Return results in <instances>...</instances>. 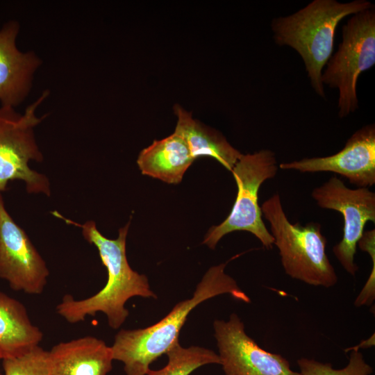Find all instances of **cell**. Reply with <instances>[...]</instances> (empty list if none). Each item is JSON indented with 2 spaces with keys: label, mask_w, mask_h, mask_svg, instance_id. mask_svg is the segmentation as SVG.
Returning <instances> with one entry per match:
<instances>
[{
  "label": "cell",
  "mask_w": 375,
  "mask_h": 375,
  "mask_svg": "<svg viewBox=\"0 0 375 375\" xmlns=\"http://www.w3.org/2000/svg\"><path fill=\"white\" fill-rule=\"evenodd\" d=\"M52 214L67 224L81 228L86 241L98 250L108 273L106 285L92 296L75 299L69 294L64 295L56 306V311L67 322L76 324L83 322L88 316L103 312L109 326L118 329L128 316L125 304L129 299L133 297L157 298L151 289L148 278L134 271L128 262L126 244L130 222L119 230L118 237L112 240L103 235L92 220L79 224L64 217L57 211Z\"/></svg>",
  "instance_id": "cell-1"
},
{
  "label": "cell",
  "mask_w": 375,
  "mask_h": 375,
  "mask_svg": "<svg viewBox=\"0 0 375 375\" xmlns=\"http://www.w3.org/2000/svg\"><path fill=\"white\" fill-rule=\"evenodd\" d=\"M226 263L208 269L191 298L181 301L157 323L143 328L121 329L110 346L114 360L124 364L126 375H147L150 365L178 340L181 329L190 312L201 303L228 294L234 299L250 303L235 280L225 273Z\"/></svg>",
  "instance_id": "cell-2"
},
{
  "label": "cell",
  "mask_w": 375,
  "mask_h": 375,
  "mask_svg": "<svg viewBox=\"0 0 375 375\" xmlns=\"http://www.w3.org/2000/svg\"><path fill=\"white\" fill-rule=\"evenodd\" d=\"M373 6L367 0H313L294 13L272 20L274 42L298 53L310 85L319 97H325L322 74L333 53L338 26L345 17Z\"/></svg>",
  "instance_id": "cell-3"
},
{
  "label": "cell",
  "mask_w": 375,
  "mask_h": 375,
  "mask_svg": "<svg viewBox=\"0 0 375 375\" xmlns=\"http://www.w3.org/2000/svg\"><path fill=\"white\" fill-rule=\"evenodd\" d=\"M260 209L269 224V232L285 274L313 286L335 285L338 276L326 253L327 240L322 233L321 224L291 223L278 193L265 200Z\"/></svg>",
  "instance_id": "cell-4"
},
{
  "label": "cell",
  "mask_w": 375,
  "mask_h": 375,
  "mask_svg": "<svg viewBox=\"0 0 375 375\" xmlns=\"http://www.w3.org/2000/svg\"><path fill=\"white\" fill-rule=\"evenodd\" d=\"M375 65V8L351 16L342 28V41L326 64L322 82L338 90L340 118L358 108L357 83L361 74Z\"/></svg>",
  "instance_id": "cell-5"
},
{
  "label": "cell",
  "mask_w": 375,
  "mask_h": 375,
  "mask_svg": "<svg viewBox=\"0 0 375 375\" xmlns=\"http://www.w3.org/2000/svg\"><path fill=\"white\" fill-rule=\"evenodd\" d=\"M278 169L276 156L272 150L261 149L242 154L231 170L238 187L231 211L220 224L208 230L203 244L214 249L225 235L244 231L252 233L265 249H272L274 240L262 219L258 191L265 181L276 175Z\"/></svg>",
  "instance_id": "cell-6"
},
{
  "label": "cell",
  "mask_w": 375,
  "mask_h": 375,
  "mask_svg": "<svg viewBox=\"0 0 375 375\" xmlns=\"http://www.w3.org/2000/svg\"><path fill=\"white\" fill-rule=\"evenodd\" d=\"M48 93L44 92L23 113L14 108L0 106V193L6 190L9 181L17 179L25 183L28 193L50 196L47 177L28 166L31 160H43L34 129L45 117H38L36 111Z\"/></svg>",
  "instance_id": "cell-7"
},
{
  "label": "cell",
  "mask_w": 375,
  "mask_h": 375,
  "mask_svg": "<svg viewBox=\"0 0 375 375\" xmlns=\"http://www.w3.org/2000/svg\"><path fill=\"white\" fill-rule=\"evenodd\" d=\"M317 205L336 210L343 217V235L333 252L343 269L355 276L358 266L354 261L357 244L369 221L375 222V193L367 188H349L337 176H332L311 192Z\"/></svg>",
  "instance_id": "cell-8"
},
{
  "label": "cell",
  "mask_w": 375,
  "mask_h": 375,
  "mask_svg": "<svg viewBox=\"0 0 375 375\" xmlns=\"http://www.w3.org/2000/svg\"><path fill=\"white\" fill-rule=\"evenodd\" d=\"M213 328L225 375H301L284 357L260 347L235 313L227 321L215 320Z\"/></svg>",
  "instance_id": "cell-9"
},
{
  "label": "cell",
  "mask_w": 375,
  "mask_h": 375,
  "mask_svg": "<svg viewBox=\"0 0 375 375\" xmlns=\"http://www.w3.org/2000/svg\"><path fill=\"white\" fill-rule=\"evenodd\" d=\"M49 275L45 261L6 210L0 193V278L15 291L41 294Z\"/></svg>",
  "instance_id": "cell-10"
},
{
  "label": "cell",
  "mask_w": 375,
  "mask_h": 375,
  "mask_svg": "<svg viewBox=\"0 0 375 375\" xmlns=\"http://www.w3.org/2000/svg\"><path fill=\"white\" fill-rule=\"evenodd\" d=\"M278 168L303 173L331 172L358 188H369L375 183V126L365 125L355 131L333 155L282 162Z\"/></svg>",
  "instance_id": "cell-11"
},
{
  "label": "cell",
  "mask_w": 375,
  "mask_h": 375,
  "mask_svg": "<svg viewBox=\"0 0 375 375\" xmlns=\"http://www.w3.org/2000/svg\"><path fill=\"white\" fill-rule=\"evenodd\" d=\"M19 24L10 21L0 29V103L15 108L29 94L42 60L33 51L17 46Z\"/></svg>",
  "instance_id": "cell-12"
},
{
  "label": "cell",
  "mask_w": 375,
  "mask_h": 375,
  "mask_svg": "<svg viewBox=\"0 0 375 375\" xmlns=\"http://www.w3.org/2000/svg\"><path fill=\"white\" fill-rule=\"evenodd\" d=\"M49 354L52 375H107L114 360L111 347L90 335L59 342Z\"/></svg>",
  "instance_id": "cell-13"
},
{
  "label": "cell",
  "mask_w": 375,
  "mask_h": 375,
  "mask_svg": "<svg viewBox=\"0 0 375 375\" xmlns=\"http://www.w3.org/2000/svg\"><path fill=\"white\" fill-rule=\"evenodd\" d=\"M174 110L177 117L174 133L184 140L194 160L201 156H209L231 172L242 153L222 133L202 125L181 106L175 105Z\"/></svg>",
  "instance_id": "cell-14"
},
{
  "label": "cell",
  "mask_w": 375,
  "mask_h": 375,
  "mask_svg": "<svg viewBox=\"0 0 375 375\" xmlns=\"http://www.w3.org/2000/svg\"><path fill=\"white\" fill-rule=\"evenodd\" d=\"M194 161L184 140L174 133L142 149L137 163L142 174L177 184Z\"/></svg>",
  "instance_id": "cell-15"
},
{
  "label": "cell",
  "mask_w": 375,
  "mask_h": 375,
  "mask_svg": "<svg viewBox=\"0 0 375 375\" xmlns=\"http://www.w3.org/2000/svg\"><path fill=\"white\" fill-rule=\"evenodd\" d=\"M43 333L31 321L25 306L0 291V353L19 356L40 344Z\"/></svg>",
  "instance_id": "cell-16"
},
{
  "label": "cell",
  "mask_w": 375,
  "mask_h": 375,
  "mask_svg": "<svg viewBox=\"0 0 375 375\" xmlns=\"http://www.w3.org/2000/svg\"><path fill=\"white\" fill-rule=\"evenodd\" d=\"M168 362L158 370H150L147 375H190L195 369L209 364L220 365L218 354L198 346L182 347L176 341L167 351Z\"/></svg>",
  "instance_id": "cell-17"
},
{
  "label": "cell",
  "mask_w": 375,
  "mask_h": 375,
  "mask_svg": "<svg viewBox=\"0 0 375 375\" xmlns=\"http://www.w3.org/2000/svg\"><path fill=\"white\" fill-rule=\"evenodd\" d=\"M2 360L4 375H52L49 351L40 345Z\"/></svg>",
  "instance_id": "cell-18"
},
{
  "label": "cell",
  "mask_w": 375,
  "mask_h": 375,
  "mask_svg": "<svg viewBox=\"0 0 375 375\" xmlns=\"http://www.w3.org/2000/svg\"><path fill=\"white\" fill-rule=\"evenodd\" d=\"M297 364L301 375H370L373 372L359 351H351L347 365L340 369H333L331 363L306 358L299 359Z\"/></svg>",
  "instance_id": "cell-19"
},
{
  "label": "cell",
  "mask_w": 375,
  "mask_h": 375,
  "mask_svg": "<svg viewBox=\"0 0 375 375\" xmlns=\"http://www.w3.org/2000/svg\"><path fill=\"white\" fill-rule=\"evenodd\" d=\"M374 344H375V338H374V333H373L372 335L369 337V338H367V340H362L357 346H354V347L345 349V351H358L360 349H367V348L374 347Z\"/></svg>",
  "instance_id": "cell-20"
},
{
  "label": "cell",
  "mask_w": 375,
  "mask_h": 375,
  "mask_svg": "<svg viewBox=\"0 0 375 375\" xmlns=\"http://www.w3.org/2000/svg\"><path fill=\"white\" fill-rule=\"evenodd\" d=\"M0 360H2V357H1V353H0ZM0 375H1V372H0Z\"/></svg>",
  "instance_id": "cell-21"
}]
</instances>
